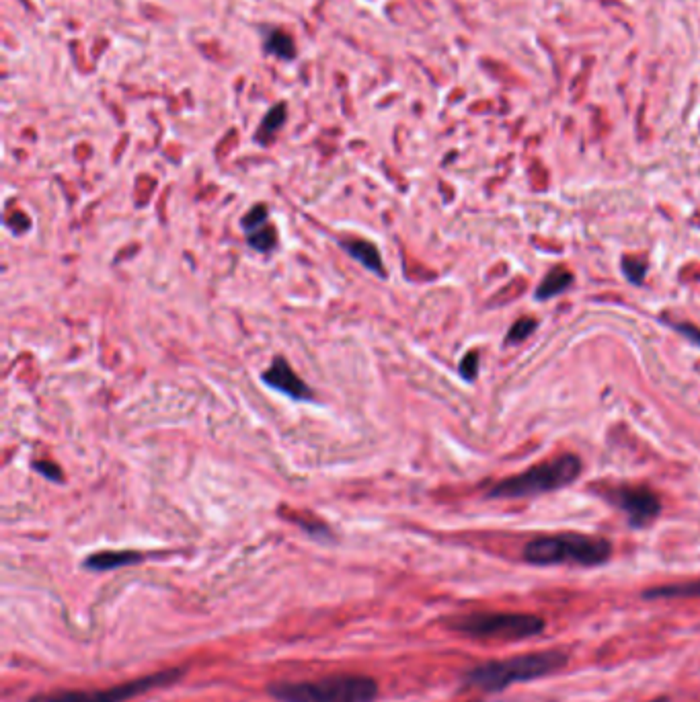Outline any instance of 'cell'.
<instances>
[{
	"instance_id": "14",
	"label": "cell",
	"mask_w": 700,
	"mask_h": 702,
	"mask_svg": "<svg viewBox=\"0 0 700 702\" xmlns=\"http://www.w3.org/2000/svg\"><path fill=\"white\" fill-rule=\"evenodd\" d=\"M286 122V105L280 103L276 105L274 109H271L267 115H265V120L261 122V128L257 132V140L259 142H267L274 138V134L282 128V124Z\"/></svg>"
},
{
	"instance_id": "15",
	"label": "cell",
	"mask_w": 700,
	"mask_h": 702,
	"mask_svg": "<svg viewBox=\"0 0 700 702\" xmlns=\"http://www.w3.org/2000/svg\"><path fill=\"white\" fill-rule=\"evenodd\" d=\"M247 243H249L253 249H257V251H261V253H267V251L274 249L276 243H278V241H276V230L271 228L269 224L263 226V228H259V230H253V232L247 234Z\"/></svg>"
},
{
	"instance_id": "17",
	"label": "cell",
	"mask_w": 700,
	"mask_h": 702,
	"mask_svg": "<svg viewBox=\"0 0 700 702\" xmlns=\"http://www.w3.org/2000/svg\"><path fill=\"white\" fill-rule=\"evenodd\" d=\"M538 327V321L532 319V317H524V319H518L512 329L508 331V337H505V341L508 343H520V341H526Z\"/></svg>"
},
{
	"instance_id": "21",
	"label": "cell",
	"mask_w": 700,
	"mask_h": 702,
	"mask_svg": "<svg viewBox=\"0 0 700 702\" xmlns=\"http://www.w3.org/2000/svg\"><path fill=\"white\" fill-rule=\"evenodd\" d=\"M682 337H686L688 341H692L694 345L700 347V329L694 327V325H688V323H674L672 325Z\"/></svg>"
},
{
	"instance_id": "19",
	"label": "cell",
	"mask_w": 700,
	"mask_h": 702,
	"mask_svg": "<svg viewBox=\"0 0 700 702\" xmlns=\"http://www.w3.org/2000/svg\"><path fill=\"white\" fill-rule=\"evenodd\" d=\"M479 362H481V358H479L477 351H469V354H466L460 362V376L469 382L475 380L479 374Z\"/></svg>"
},
{
	"instance_id": "13",
	"label": "cell",
	"mask_w": 700,
	"mask_h": 702,
	"mask_svg": "<svg viewBox=\"0 0 700 702\" xmlns=\"http://www.w3.org/2000/svg\"><path fill=\"white\" fill-rule=\"evenodd\" d=\"M265 48L269 54H276L284 60H292L296 56V46H294V39L286 33V31H274V33H269L267 37V42H265Z\"/></svg>"
},
{
	"instance_id": "9",
	"label": "cell",
	"mask_w": 700,
	"mask_h": 702,
	"mask_svg": "<svg viewBox=\"0 0 700 702\" xmlns=\"http://www.w3.org/2000/svg\"><path fill=\"white\" fill-rule=\"evenodd\" d=\"M341 247H343V251L349 257L356 259L358 263H362L368 271L376 273V276H380V278L386 276L380 251L370 241H366V239H343Z\"/></svg>"
},
{
	"instance_id": "4",
	"label": "cell",
	"mask_w": 700,
	"mask_h": 702,
	"mask_svg": "<svg viewBox=\"0 0 700 702\" xmlns=\"http://www.w3.org/2000/svg\"><path fill=\"white\" fill-rule=\"evenodd\" d=\"M448 627L471 639L514 643L538 637L547 629V622L528 612H473L450 618Z\"/></svg>"
},
{
	"instance_id": "3",
	"label": "cell",
	"mask_w": 700,
	"mask_h": 702,
	"mask_svg": "<svg viewBox=\"0 0 700 702\" xmlns=\"http://www.w3.org/2000/svg\"><path fill=\"white\" fill-rule=\"evenodd\" d=\"M612 557V544L606 538L586 534H555L538 536L524 546V561L536 567L579 565L598 567Z\"/></svg>"
},
{
	"instance_id": "12",
	"label": "cell",
	"mask_w": 700,
	"mask_h": 702,
	"mask_svg": "<svg viewBox=\"0 0 700 702\" xmlns=\"http://www.w3.org/2000/svg\"><path fill=\"white\" fill-rule=\"evenodd\" d=\"M645 600H680V598H700V581H684V583H670V585H657L643 592Z\"/></svg>"
},
{
	"instance_id": "16",
	"label": "cell",
	"mask_w": 700,
	"mask_h": 702,
	"mask_svg": "<svg viewBox=\"0 0 700 702\" xmlns=\"http://www.w3.org/2000/svg\"><path fill=\"white\" fill-rule=\"evenodd\" d=\"M622 271H625L629 282L641 286L645 280V273H647V261L637 259V257H625L622 259Z\"/></svg>"
},
{
	"instance_id": "1",
	"label": "cell",
	"mask_w": 700,
	"mask_h": 702,
	"mask_svg": "<svg viewBox=\"0 0 700 702\" xmlns=\"http://www.w3.org/2000/svg\"><path fill=\"white\" fill-rule=\"evenodd\" d=\"M569 663V655L557 649L534 651L510 659L485 661L464 674L462 684L483 692H501L512 684L532 682L561 672Z\"/></svg>"
},
{
	"instance_id": "10",
	"label": "cell",
	"mask_w": 700,
	"mask_h": 702,
	"mask_svg": "<svg viewBox=\"0 0 700 702\" xmlns=\"http://www.w3.org/2000/svg\"><path fill=\"white\" fill-rule=\"evenodd\" d=\"M144 557L140 553L134 551H103V553H95L85 561V567L91 571H113L120 567H128V565H136L140 563Z\"/></svg>"
},
{
	"instance_id": "18",
	"label": "cell",
	"mask_w": 700,
	"mask_h": 702,
	"mask_svg": "<svg viewBox=\"0 0 700 702\" xmlns=\"http://www.w3.org/2000/svg\"><path fill=\"white\" fill-rule=\"evenodd\" d=\"M269 224V212L265 206H255L245 218H243V228L245 232H253V230H259L263 226Z\"/></svg>"
},
{
	"instance_id": "20",
	"label": "cell",
	"mask_w": 700,
	"mask_h": 702,
	"mask_svg": "<svg viewBox=\"0 0 700 702\" xmlns=\"http://www.w3.org/2000/svg\"><path fill=\"white\" fill-rule=\"evenodd\" d=\"M33 468H35L37 473L44 475L46 479H50V481H54V483H60V481H62V471H60V468H58L56 464H52V462L37 460V462H33Z\"/></svg>"
},
{
	"instance_id": "22",
	"label": "cell",
	"mask_w": 700,
	"mask_h": 702,
	"mask_svg": "<svg viewBox=\"0 0 700 702\" xmlns=\"http://www.w3.org/2000/svg\"><path fill=\"white\" fill-rule=\"evenodd\" d=\"M647 702H672L668 696H657V698H651V700H647Z\"/></svg>"
},
{
	"instance_id": "5",
	"label": "cell",
	"mask_w": 700,
	"mask_h": 702,
	"mask_svg": "<svg viewBox=\"0 0 700 702\" xmlns=\"http://www.w3.org/2000/svg\"><path fill=\"white\" fill-rule=\"evenodd\" d=\"M581 460L575 454H563L559 458L530 466L528 471L495 483L489 491L491 499H522L540 493L557 491L569 487L581 475Z\"/></svg>"
},
{
	"instance_id": "8",
	"label": "cell",
	"mask_w": 700,
	"mask_h": 702,
	"mask_svg": "<svg viewBox=\"0 0 700 702\" xmlns=\"http://www.w3.org/2000/svg\"><path fill=\"white\" fill-rule=\"evenodd\" d=\"M261 380L274 390H280L282 395L290 397L292 401H310L313 399V390H310L304 380L292 370V366L284 358H276L271 362L269 370L263 372Z\"/></svg>"
},
{
	"instance_id": "11",
	"label": "cell",
	"mask_w": 700,
	"mask_h": 702,
	"mask_svg": "<svg viewBox=\"0 0 700 702\" xmlns=\"http://www.w3.org/2000/svg\"><path fill=\"white\" fill-rule=\"evenodd\" d=\"M573 284V273L567 267H555L551 269L544 280L536 288V300H551L559 294H563L569 286Z\"/></svg>"
},
{
	"instance_id": "2",
	"label": "cell",
	"mask_w": 700,
	"mask_h": 702,
	"mask_svg": "<svg viewBox=\"0 0 700 702\" xmlns=\"http://www.w3.org/2000/svg\"><path fill=\"white\" fill-rule=\"evenodd\" d=\"M267 694L278 702H374L378 682L364 674H333L319 680L274 682Z\"/></svg>"
},
{
	"instance_id": "7",
	"label": "cell",
	"mask_w": 700,
	"mask_h": 702,
	"mask_svg": "<svg viewBox=\"0 0 700 702\" xmlns=\"http://www.w3.org/2000/svg\"><path fill=\"white\" fill-rule=\"evenodd\" d=\"M629 518L633 528L649 526L661 514V501L657 493L645 485H620L604 493Z\"/></svg>"
},
{
	"instance_id": "6",
	"label": "cell",
	"mask_w": 700,
	"mask_h": 702,
	"mask_svg": "<svg viewBox=\"0 0 700 702\" xmlns=\"http://www.w3.org/2000/svg\"><path fill=\"white\" fill-rule=\"evenodd\" d=\"M181 676H183V670L173 668V670H163L152 676H142L103 690H58V692L35 694L27 702H126L150 690L171 686Z\"/></svg>"
}]
</instances>
